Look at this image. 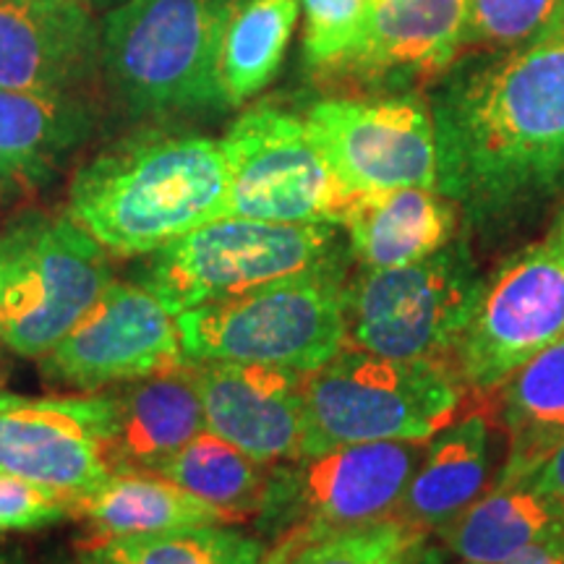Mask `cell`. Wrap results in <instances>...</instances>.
Wrapping results in <instances>:
<instances>
[{
	"label": "cell",
	"instance_id": "17",
	"mask_svg": "<svg viewBox=\"0 0 564 564\" xmlns=\"http://www.w3.org/2000/svg\"><path fill=\"white\" fill-rule=\"evenodd\" d=\"M468 0H379L333 74L352 79H429L463 51Z\"/></svg>",
	"mask_w": 564,
	"mask_h": 564
},
{
	"label": "cell",
	"instance_id": "9",
	"mask_svg": "<svg viewBox=\"0 0 564 564\" xmlns=\"http://www.w3.org/2000/svg\"><path fill=\"white\" fill-rule=\"evenodd\" d=\"M484 278L455 238L421 262L364 270L348 285V340L400 361H453Z\"/></svg>",
	"mask_w": 564,
	"mask_h": 564
},
{
	"label": "cell",
	"instance_id": "36",
	"mask_svg": "<svg viewBox=\"0 0 564 564\" xmlns=\"http://www.w3.org/2000/svg\"><path fill=\"white\" fill-rule=\"evenodd\" d=\"M24 400H26V398H21V394H11V392L0 390V413L9 411V408L21 405V403H24Z\"/></svg>",
	"mask_w": 564,
	"mask_h": 564
},
{
	"label": "cell",
	"instance_id": "3",
	"mask_svg": "<svg viewBox=\"0 0 564 564\" xmlns=\"http://www.w3.org/2000/svg\"><path fill=\"white\" fill-rule=\"evenodd\" d=\"M241 0H121L102 24L105 79L133 116L228 108L220 47Z\"/></svg>",
	"mask_w": 564,
	"mask_h": 564
},
{
	"label": "cell",
	"instance_id": "23",
	"mask_svg": "<svg viewBox=\"0 0 564 564\" xmlns=\"http://www.w3.org/2000/svg\"><path fill=\"white\" fill-rule=\"evenodd\" d=\"M502 390L507 455L497 481L533 476L564 442V337L520 366Z\"/></svg>",
	"mask_w": 564,
	"mask_h": 564
},
{
	"label": "cell",
	"instance_id": "28",
	"mask_svg": "<svg viewBox=\"0 0 564 564\" xmlns=\"http://www.w3.org/2000/svg\"><path fill=\"white\" fill-rule=\"evenodd\" d=\"M426 535L394 514L379 523L303 541L291 564H415L426 549Z\"/></svg>",
	"mask_w": 564,
	"mask_h": 564
},
{
	"label": "cell",
	"instance_id": "14",
	"mask_svg": "<svg viewBox=\"0 0 564 564\" xmlns=\"http://www.w3.org/2000/svg\"><path fill=\"white\" fill-rule=\"evenodd\" d=\"M112 394L24 400L0 413V474L76 499L110 476Z\"/></svg>",
	"mask_w": 564,
	"mask_h": 564
},
{
	"label": "cell",
	"instance_id": "4",
	"mask_svg": "<svg viewBox=\"0 0 564 564\" xmlns=\"http://www.w3.org/2000/svg\"><path fill=\"white\" fill-rule=\"evenodd\" d=\"M460 403L463 382L449 364L400 361L345 345L303 377L301 455L345 444L429 442L455 421Z\"/></svg>",
	"mask_w": 564,
	"mask_h": 564
},
{
	"label": "cell",
	"instance_id": "26",
	"mask_svg": "<svg viewBox=\"0 0 564 564\" xmlns=\"http://www.w3.org/2000/svg\"><path fill=\"white\" fill-rule=\"evenodd\" d=\"M299 13L301 0H241L236 6L220 47L225 105H243L272 82Z\"/></svg>",
	"mask_w": 564,
	"mask_h": 564
},
{
	"label": "cell",
	"instance_id": "21",
	"mask_svg": "<svg viewBox=\"0 0 564 564\" xmlns=\"http://www.w3.org/2000/svg\"><path fill=\"white\" fill-rule=\"evenodd\" d=\"M491 470V423L470 413L447 423L426 444L413 470L398 518L421 531H444L486 491Z\"/></svg>",
	"mask_w": 564,
	"mask_h": 564
},
{
	"label": "cell",
	"instance_id": "39",
	"mask_svg": "<svg viewBox=\"0 0 564 564\" xmlns=\"http://www.w3.org/2000/svg\"><path fill=\"white\" fill-rule=\"evenodd\" d=\"M556 223H560V225H564V209L560 212V217H556Z\"/></svg>",
	"mask_w": 564,
	"mask_h": 564
},
{
	"label": "cell",
	"instance_id": "18",
	"mask_svg": "<svg viewBox=\"0 0 564 564\" xmlns=\"http://www.w3.org/2000/svg\"><path fill=\"white\" fill-rule=\"evenodd\" d=\"M110 394L112 434L105 444L110 474H152L183 444L207 432L192 364L131 379Z\"/></svg>",
	"mask_w": 564,
	"mask_h": 564
},
{
	"label": "cell",
	"instance_id": "1",
	"mask_svg": "<svg viewBox=\"0 0 564 564\" xmlns=\"http://www.w3.org/2000/svg\"><path fill=\"white\" fill-rule=\"evenodd\" d=\"M436 192L468 220L502 225L564 188V21L457 68L429 105Z\"/></svg>",
	"mask_w": 564,
	"mask_h": 564
},
{
	"label": "cell",
	"instance_id": "24",
	"mask_svg": "<svg viewBox=\"0 0 564 564\" xmlns=\"http://www.w3.org/2000/svg\"><path fill=\"white\" fill-rule=\"evenodd\" d=\"M74 514L87 520L95 539L228 523L215 507L150 470L110 474L95 489L74 499Z\"/></svg>",
	"mask_w": 564,
	"mask_h": 564
},
{
	"label": "cell",
	"instance_id": "35",
	"mask_svg": "<svg viewBox=\"0 0 564 564\" xmlns=\"http://www.w3.org/2000/svg\"><path fill=\"white\" fill-rule=\"evenodd\" d=\"M415 564H444V556H442L440 549H432L426 544V549H423L419 560H415Z\"/></svg>",
	"mask_w": 564,
	"mask_h": 564
},
{
	"label": "cell",
	"instance_id": "31",
	"mask_svg": "<svg viewBox=\"0 0 564 564\" xmlns=\"http://www.w3.org/2000/svg\"><path fill=\"white\" fill-rule=\"evenodd\" d=\"M68 514H74V499L66 494L0 474V533L32 531L58 523Z\"/></svg>",
	"mask_w": 564,
	"mask_h": 564
},
{
	"label": "cell",
	"instance_id": "13",
	"mask_svg": "<svg viewBox=\"0 0 564 564\" xmlns=\"http://www.w3.org/2000/svg\"><path fill=\"white\" fill-rule=\"evenodd\" d=\"M188 364L175 314L139 282L112 280L51 352L42 371L53 382L97 392Z\"/></svg>",
	"mask_w": 564,
	"mask_h": 564
},
{
	"label": "cell",
	"instance_id": "33",
	"mask_svg": "<svg viewBox=\"0 0 564 564\" xmlns=\"http://www.w3.org/2000/svg\"><path fill=\"white\" fill-rule=\"evenodd\" d=\"M502 564H564V533L554 535L544 544H535L528 552L512 556Z\"/></svg>",
	"mask_w": 564,
	"mask_h": 564
},
{
	"label": "cell",
	"instance_id": "2",
	"mask_svg": "<svg viewBox=\"0 0 564 564\" xmlns=\"http://www.w3.org/2000/svg\"><path fill=\"white\" fill-rule=\"evenodd\" d=\"M223 144L196 133H139L79 167L68 215L121 257H150L202 225L228 217Z\"/></svg>",
	"mask_w": 564,
	"mask_h": 564
},
{
	"label": "cell",
	"instance_id": "20",
	"mask_svg": "<svg viewBox=\"0 0 564 564\" xmlns=\"http://www.w3.org/2000/svg\"><path fill=\"white\" fill-rule=\"evenodd\" d=\"M95 129L82 89L26 91L0 87V183L37 186Z\"/></svg>",
	"mask_w": 564,
	"mask_h": 564
},
{
	"label": "cell",
	"instance_id": "10",
	"mask_svg": "<svg viewBox=\"0 0 564 564\" xmlns=\"http://www.w3.org/2000/svg\"><path fill=\"white\" fill-rule=\"evenodd\" d=\"M560 337H564V225L554 220L544 241L512 253L484 278L449 366L463 384L494 392Z\"/></svg>",
	"mask_w": 564,
	"mask_h": 564
},
{
	"label": "cell",
	"instance_id": "19",
	"mask_svg": "<svg viewBox=\"0 0 564 564\" xmlns=\"http://www.w3.org/2000/svg\"><path fill=\"white\" fill-rule=\"evenodd\" d=\"M460 207L436 188H392L356 196L340 228L364 270L421 262L457 238Z\"/></svg>",
	"mask_w": 564,
	"mask_h": 564
},
{
	"label": "cell",
	"instance_id": "38",
	"mask_svg": "<svg viewBox=\"0 0 564 564\" xmlns=\"http://www.w3.org/2000/svg\"><path fill=\"white\" fill-rule=\"evenodd\" d=\"M89 6H116V3H121V0H87Z\"/></svg>",
	"mask_w": 564,
	"mask_h": 564
},
{
	"label": "cell",
	"instance_id": "5",
	"mask_svg": "<svg viewBox=\"0 0 564 564\" xmlns=\"http://www.w3.org/2000/svg\"><path fill=\"white\" fill-rule=\"evenodd\" d=\"M192 364H264L312 373L348 345L343 270L306 272L175 316Z\"/></svg>",
	"mask_w": 564,
	"mask_h": 564
},
{
	"label": "cell",
	"instance_id": "30",
	"mask_svg": "<svg viewBox=\"0 0 564 564\" xmlns=\"http://www.w3.org/2000/svg\"><path fill=\"white\" fill-rule=\"evenodd\" d=\"M303 58L312 68L333 70L364 30L369 0H301Z\"/></svg>",
	"mask_w": 564,
	"mask_h": 564
},
{
	"label": "cell",
	"instance_id": "22",
	"mask_svg": "<svg viewBox=\"0 0 564 564\" xmlns=\"http://www.w3.org/2000/svg\"><path fill=\"white\" fill-rule=\"evenodd\" d=\"M442 539L460 564H502L564 533V518L531 476L494 481Z\"/></svg>",
	"mask_w": 564,
	"mask_h": 564
},
{
	"label": "cell",
	"instance_id": "12",
	"mask_svg": "<svg viewBox=\"0 0 564 564\" xmlns=\"http://www.w3.org/2000/svg\"><path fill=\"white\" fill-rule=\"evenodd\" d=\"M303 118L350 196L436 188L434 118L421 97H329Z\"/></svg>",
	"mask_w": 564,
	"mask_h": 564
},
{
	"label": "cell",
	"instance_id": "8",
	"mask_svg": "<svg viewBox=\"0 0 564 564\" xmlns=\"http://www.w3.org/2000/svg\"><path fill=\"white\" fill-rule=\"evenodd\" d=\"M423 453L426 442H369L274 463L253 520L274 541H314L394 518Z\"/></svg>",
	"mask_w": 564,
	"mask_h": 564
},
{
	"label": "cell",
	"instance_id": "32",
	"mask_svg": "<svg viewBox=\"0 0 564 564\" xmlns=\"http://www.w3.org/2000/svg\"><path fill=\"white\" fill-rule=\"evenodd\" d=\"M539 491L552 502L564 518V442L546 457L544 465L531 476Z\"/></svg>",
	"mask_w": 564,
	"mask_h": 564
},
{
	"label": "cell",
	"instance_id": "15",
	"mask_svg": "<svg viewBox=\"0 0 564 564\" xmlns=\"http://www.w3.org/2000/svg\"><path fill=\"white\" fill-rule=\"evenodd\" d=\"M192 371L207 432L267 465L301 455L306 373L232 361L192 364Z\"/></svg>",
	"mask_w": 564,
	"mask_h": 564
},
{
	"label": "cell",
	"instance_id": "40",
	"mask_svg": "<svg viewBox=\"0 0 564 564\" xmlns=\"http://www.w3.org/2000/svg\"><path fill=\"white\" fill-rule=\"evenodd\" d=\"M373 3H379V0H369V6H373Z\"/></svg>",
	"mask_w": 564,
	"mask_h": 564
},
{
	"label": "cell",
	"instance_id": "34",
	"mask_svg": "<svg viewBox=\"0 0 564 564\" xmlns=\"http://www.w3.org/2000/svg\"><path fill=\"white\" fill-rule=\"evenodd\" d=\"M303 541H306V539H303V535H299V533H291V535H285V539H278V541H274L272 549H267L264 560L259 564H291L295 549H299Z\"/></svg>",
	"mask_w": 564,
	"mask_h": 564
},
{
	"label": "cell",
	"instance_id": "7",
	"mask_svg": "<svg viewBox=\"0 0 564 564\" xmlns=\"http://www.w3.org/2000/svg\"><path fill=\"white\" fill-rule=\"evenodd\" d=\"M110 282L105 249L68 212L21 217L0 230V343L42 358Z\"/></svg>",
	"mask_w": 564,
	"mask_h": 564
},
{
	"label": "cell",
	"instance_id": "25",
	"mask_svg": "<svg viewBox=\"0 0 564 564\" xmlns=\"http://www.w3.org/2000/svg\"><path fill=\"white\" fill-rule=\"evenodd\" d=\"M270 468L272 465L253 460L220 436L202 432L152 474L171 478L181 489L215 507L228 523H241L262 510Z\"/></svg>",
	"mask_w": 564,
	"mask_h": 564
},
{
	"label": "cell",
	"instance_id": "37",
	"mask_svg": "<svg viewBox=\"0 0 564 564\" xmlns=\"http://www.w3.org/2000/svg\"><path fill=\"white\" fill-rule=\"evenodd\" d=\"M0 564H26V560L13 549H0Z\"/></svg>",
	"mask_w": 564,
	"mask_h": 564
},
{
	"label": "cell",
	"instance_id": "11",
	"mask_svg": "<svg viewBox=\"0 0 564 564\" xmlns=\"http://www.w3.org/2000/svg\"><path fill=\"white\" fill-rule=\"evenodd\" d=\"M228 162V217L337 225L348 194L306 118L270 108L243 112L220 141Z\"/></svg>",
	"mask_w": 564,
	"mask_h": 564
},
{
	"label": "cell",
	"instance_id": "27",
	"mask_svg": "<svg viewBox=\"0 0 564 564\" xmlns=\"http://www.w3.org/2000/svg\"><path fill=\"white\" fill-rule=\"evenodd\" d=\"M267 544L228 523L95 539L79 564H259Z\"/></svg>",
	"mask_w": 564,
	"mask_h": 564
},
{
	"label": "cell",
	"instance_id": "16",
	"mask_svg": "<svg viewBox=\"0 0 564 564\" xmlns=\"http://www.w3.org/2000/svg\"><path fill=\"white\" fill-rule=\"evenodd\" d=\"M100 66L102 30L87 0H0V87L82 89Z\"/></svg>",
	"mask_w": 564,
	"mask_h": 564
},
{
	"label": "cell",
	"instance_id": "29",
	"mask_svg": "<svg viewBox=\"0 0 564 564\" xmlns=\"http://www.w3.org/2000/svg\"><path fill=\"white\" fill-rule=\"evenodd\" d=\"M564 21V0H468L463 45L514 51Z\"/></svg>",
	"mask_w": 564,
	"mask_h": 564
},
{
	"label": "cell",
	"instance_id": "6",
	"mask_svg": "<svg viewBox=\"0 0 564 564\" xmlns=\"http://www.w3.org/2000/svg\"><path fill=\"white\" fill-rule=\"evenodd\" d=\"M343 267L337 225L220 217L150 253L137 282L178 316L272 282Z\"/></svg>",
	"mask_w": 564,
	"mask_h": 564
}]
</instances>
